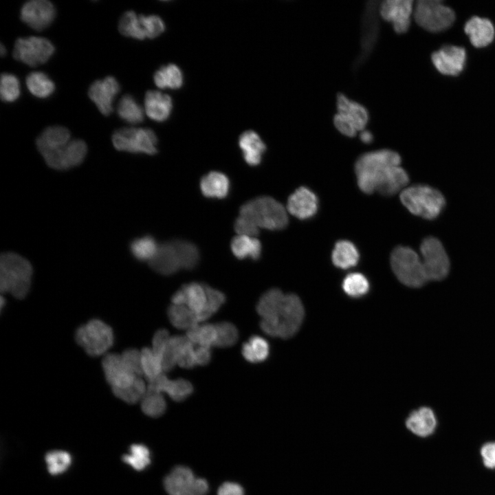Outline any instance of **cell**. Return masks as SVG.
<instances>
[{"label": "cell", "mask_w": 495, "mask_h": 495, "mask_svg": "<svg viewBox=\"0 0 495 495\" xmlns=\"http://www.w3.org/2000/svg\"><path fill=\"white\" fill-rule=\"evenodd\" d=\"M117 111L120 118L130 124H138L144 120L143 109L129 94H126L121 98Z\"/></svg>", "instance_id": "35"}, {"label": "cell", "mask_w": 495, "mask_h": 495, "mask_svg": "<svg viewBox=\"0 0 495 495\" xmlns=\"http://www.w3.org/2000/svg\"><path fill=\"white\" fill-rule=\"evenodd\" d=\"M413 10L411 0H386L380 7L381 16L392 23L397 33H404L408 30Z\"/></svg>", "instance_id": "15"}, {"label": "cell", "mask_w": 495, "mask_h": 495, "mask_svg": "<svg viewBox=\"0 0 495 495\" xmlns=\"http://www.w3.org/2000/svg\"><path fill=\"white\" fill-rule=\"evenodd\" d=\"M186 296L187 307L195 314L199 313L205 307L207 297L203 283L192 282L184 285Z\"/></svg>", "instance_id": "44"}, {"label": "cell", "mask_w": 495, "mask_h": 495, "mask_svg": "<svg viewBox=\"0 0 495 495\" xmlns=\"http://www.w3.org/2000/svg\"><path fill=\"white\" fill-rule=\"evenodd\" d=\"M143 375L148 382L155 380L163 371L162 361L153 352L151 348L141 350Z\"/></svg>", "instance_id": "43"}, {"label": "cell", "mask_w": 495, "mask_h": 495, "mask_svg": "<svg viewBox=\"0 0 495 495\" xmlns=\"http://www.w3.org/2000/svg\"><path fill=\"white\" fill-rule=\"evenodd\" d=\"M112 391L115 396L123 402L133 404L142 401L147 392V385L141 377H137L131 385L112 389Z\"/></svg>", "instance_id": "39"}, {"label": "cell", "mask_w": 495, "mask_h": 495, "mask_svg": "<svg viewBox=\"0 0 495 495\" xmlns=\"http://www.w3.org/2000/svg\"><path fill=\"white\" fill-rule=\"evenodd\" d=\"M243 216L258 228L278 230L288 223V215L282 204L269 196H260L243 204L239 210Z\"/></svg>", "instance_id": "5"}, {"label": "cell", "mask_w": 495, "mask_h": 495, "mask_svg": "<svg viewBox=\"0 0 495 495\" xmlns=\"http://www.w3.org/2000/svg\"><path fill=\"white\" fill-rule=\"evenodd\" d=\"M399 197L410 213L427 220L437 219L446 206V200L442 192L426 184L407 187L402 190Z\"/></svg>", "instance_id": "4"}, {"label": "cell", "mask_w": 495, "mask_h": 495, "mask_svg": "<svg viewBox=\"0 0 495 495\" xmlns=\"http://www.w3.org/2000/svg\"><path fill=\"white\" fill-rule=\"evenodd\" d=\"M217 495H244V490L239 483L228 481L220 485Z\"/></svg>", "instance_id": "57"}, {"label": "cell", "mask_w": 495, "mask_h": 495, "mask_svg": "<svg viewBox=\"0 0 495 495\" xmlns=\"http://www.w3.org/2000/svg\"><path fill=\"white\" fill-rule=\"evenodd\" d=\"M123 462L136 471H143L151 463V452L147 446L142 443L132 444L128 453L122 457Z\"/></svg>", "instance_id": "36"}, {"label": "cell", "mask_w": 495, "mask_h": 495, "mask_svg": "<svg viewBox=\"0 0 495 495\" xmlns=\"http://www.w3.org/2000/svg\"><path fill=\"white\" fill-rule=\"evenodd\" d=\"M417 23L430 32L443 31L454 23L453 10L439 0H419L413 10Z\"/></svg>", "instance_id": "7"}, {"label": "cell", "mask_w": 495, "mask_h": 495, "mask_svg": "<svg viewBox=\"0 0 495 495\" xmlns=\"http://www.w3.org/2000/svg\"><path fill=\"white\" fill-rule=\"evenodd\" d=\"M390 265L397 278L406 286L418 288L429 282L421 258L409 247H396L390 255Z\"/></svg>", "instance_id": "6"}, {"label": "cell", "mask_w": 495, "mask_h": 495, "mask_svg": "<svg viewBox=\"0 0 495 495\" xmlns=\"http://www.w3.org/2000/svg\"><path fill=\"white\" fill-rule=\"evenodd\" d=\"M120 32L128 37L138 40L147 38L145 16L137 15L135 12L130 10L126 12L120 18L118 24Z\"/></svg>", "instance_id": "30"}, {"label": "cell", "mask_w": 495, "mask_h": 495, "mask_svg": "<svg viewBox=\"0 0 495 495\" xmlns=\"http://www.w3.org/2000/svg\"><path fill=\"white\" fill-rule=\"evenodd\" d=\"M87 151V147L84 141L72 140L64 146L41 154L50 168L66 170L81 164Z\"/></svg>", "instance_id": "13"}, {"label": "cell", "mask_w": 495, "mask_h": 495, "mask_svg": "<svg viewBox=\"0 0 495 495\" xmlns=\"http://www.w3.org/2000/svg\"><path fill=\"white\" fill-rule=\"evenodd\" d=\"M45 461L49 473L56 476L65 472L71 466V454L64 450H52L46 453Z\"/></svg>", "instance_id": "41"}, {"label": "cell", "mask_w": 495, "mask_h": 495, "mask_svg": "<svg viewBox=\"0 0 495 495\" xmlns=\"http://www.w3.org/2000/svg\"><path fill=\"white\" fill-rule=\"evenodd\" d=\"M147 390L166 393L173 401L179 402L191 395L194 388L187 380L179 378L170 380L165 374L162 373L155 380L148 382Z\"/></svg>", "instance_id": "21"}, {"label": "cell", "mask_w": 495, "mask_h": 495, "mask_svg": "<svg viewBox=\"0 0 495 495\" xmlns=\"http://www.w3.org/2000/svg\"><path fill=\"white\" fill-rule=\"evenodd\" d=\"M234 227L239 235L255 236L259 233V228L254 223L241 215L236 219Z\"/></svg>", "instance_id": "54"}, {"label": "cell", "mask_w": 495, "mask_h": 495, "mask_svg": "<svg viewBox=\"0 0 495 495\" xmlns=\"http://www.w3.org/2000/svg\"><path fill=\"white\" fill-rule=\"evenodd\" d=\"M174 241L180 257L182 268L188 270L194 269L200 258L198 248L190 241L181 239H175Z\"/></svg>", "instance_id": "42"}, {"label": "cell", "mask_w": 495, "mask_h": 495, "mask_svg": "<svg viewBox=\"0 0 495 495\" xmlns=\"http://www.w3.org/2000/svg\"><path fill=\"white\" fill-rule=\"evenodd\" d=\"M230 247L233 254L239 259L258 260L261 255V243L254 236L238 234L232 239Z\"/></svg>", "instance_id": "29"}, {"label": "cell", "mask_w": 495, "mask_h": 495, "mask_svg": "<svg viewBox=\"0 0 495 495\" xmlns=\"http://www.w3.org/2000/svg\"><path fill=\"white\" fill-rule=\"evenodd\" d=\"M471 43L476 47H485L494 40L495 30L492 23L486 18L473 16L464 26Z\"/></svg>", "instance_id": "24"}, {"label": "cell", "mask_w": 495, "mask_h": 495, "mask_svg": "<svg viewBox=\"0 0 495 495\" xmlns=\"http://www.w3.org/2000/svg\"><path fill=\"white\" fill-rule=\"evenodd\" d=\"M25 82L30 92L40 98L49 97L55 89L54 82L45 73L41 72L29 74Z\"/></svg>", "instance_id": "34"}, {"label": "cell", "mask_w": 495, "mask_h": 495, "mask_svg": "<svg viewBox=\"0 0 495 495\" xmlns=\"http://www.w3.org/2000/svg\"><path fill=\"white\" fill-rule=\"evenodd\" d=\"M431 59L440 73L444 75L456 76L464 68L466 52L462 47L445 45L434 52L432 54Z\"/></svg>", "instance_id": "16"}, {"label": "cell", "mask_w": 495, "mask_h": 495, "mask_svg": "<svg viewBox=\"0 0 495 495\" xmlns=\"http://www.w3.org/2000/svg\"><path fill=\"white\" fill-rule=\"evenodd\" d=\"M241 353L243 358L250 363H257V360L248 342H244L242 346Z\"/></svg>", "instance_id": "60"}, {"label": "cell", "mask_w": 495, "mask_h": 495, "mask_svg": "<svg viewBox=\"0 0 495 495\" xmlns=\"http://www.w3.org/2000/svg\"><path fill=\"white\" fill-rule=\"evenodd\" d=\"M0 95L3 101H15L20 95V85L16 76L3 73L1 76Z\"/></svg>", "instance_id": "48"}, {"label": "cell", "mask_w": 495, "mask_h": 495, "mask_svg": "<svg viewBox=\"0 0 495 495\" xmlns=\"http://www.w3.org/2000/svg\"><path fill=\"white\" fill-rule=\"evenodd\" d=\"M287 211L296 218L305 220L313 217L318 209V199L309 188L301 186L288 198Z\"/></svg>", "instance_id": "19"}, {"label": "cell", "mask_w": 495, "mask_h": 495, "mask_svg": "<svg viewBox=\"0 0 495 495\" xmlns=\"http://www.w3.org/2000/svg\"><path fill=\"white\" fill-rule=\"evenodd\" d=\"M333 123L336 129L346 136L353 137L358 132L357 129L351 122L338 113L334 116Z\"/></svg>", "instance_id": "56"}, {"label": "cell", "mask_w": 495, "mask_h": 495, "mask_svg": "<svg viewBox=\"0 0 495 495\" xmlns=\"http://www.w3.org/2000/svg\"><path fill=\"white\" fill-rule=\"evenodd\" d=\"M420 252L428 280L445 279L450 270V261L441 241L436 236H426L421 241Z\"/></svg>", "instance_id": "10"}, {"label": "cell", "mask_w": 495, "mask_h": 495, "mask_svg": "<svg viewBox=\"0 0 495 495\" xmlns=\"http://www.w3.org/2000/svg\"><path fill=\"white\" fill-rule=\"evenodd\" d=\"M481 456L486 468L495 469V442L485 443L481 448Z\"/></svg>", "instance_id": "55"}, {"label": "cell", "mask_w": 495, "mask_h": 495, "mask_svg": "<svg viewBox=\"0 0 495 495\" xmlns=\"http://www.w3.org/2000/svg\"><path fill=\"white\" fill-rule=\"evenodd\" d=\"M164 486L169 495H206L209 490L208 481L184 465L173 468L165 476Z\"/></svg>", "instance_id": "11"}, {"label": "cell", "mask_w": 495, "mask_h": 495, "mask_svg": "<svg viewBox=\"0 0 495 495\" xmlns=\"http://www.w3.org/2000/svg\"><path fill=\"white\" fill-rule=\"evenodd\" d=\"M71 135L69 130L64 126H53L46 128L36 139L39 152L52 151L67 144Z\"/></svg>", "instance_id": "28"}, {"label": "cell", "mask_w": 495, "mask_h": 495, "mask_svg": "<svg viewBox=\"0 0 495 495\" xmlns=\"http://www.w3.org/2000/svg\"><path fill=\"white\" fill-rule=\"evenodd\" d=\"M203 284L206 294L207 302L203 310L196 314L198 322L204 321L211 317L219 311L226 300V297L223 292L206 284Z\"/></svg>", "instance_id": "40"}, {"label": "cell", "mask_w": 495, "mask_h": 495, "mask_svg": "<svg viewBox=\"0 0 495 495\" xmlns=\"http://www.w3.org/2000/svg\"><path fill=\"white\" fill-rule=\"evenodd\" d=\"M158 247L155 239L146 235L133 240L130 244V250L136 259L149 262L155 255Z\"/></svg>", "instance_id": "38"}, {"label": "cell", "mask_w": 495, "mask_h": 495, "mask_svg": "<svg viewBox=\"0 0 495 495\" xmlns=\"http://www.w3.org/2000/svg\"><path fill=\"white\" fill-rule=\"evenodd\" d=\"M33 269L30 261L19 254L4 252L0 256V290L18 299L28 294Z\"/></svg>", "instance_id": "3"}, {"label": "cell", "mask_w": 495, "mask_h": 495, "mask_svg": "<svg viewBox=\"0 0 495 495\" xmlns=\"http://www.w3.org/2000/svg\"><path fill=\"white\" fill-rule=\"evenodd\" d=\"M122 360L126 366L136 375H143L142 368L141 351L135 349H129L121 354Z\"/></svg>", "instance_id": "49"}, {"label": "cell", "mask_w": 495, "mask_h": 495, "mask_svg": "<svg viewBox=\"0 0 495 495\" xmlns=\"http://www.w3.org/2000/svg\"><path fill=\"white\" fill-rule=\"evenodd\" d=\"M359 252L355 245L347 240L338 241L333 250L331 259L333 265L340 269L355 266L359 260Z\"/></svg>", "instance_id": "31"}, {"label": "cell", "mask_w": 495, "mask_h": 495, "mask_svg": "<svg viewBox=\"0 0 495 495\" xmlns=\"http://www.w3.org/2000/svg\"><path fill=\"white\" fill-rule=\"evenodd\" d=\"M177 364L187 369L192 368L197 365L193 344L188 339L178 351Z\"/></svg>", "instance_id": "50"}, {"label": "cell", "mask_w": 495, "mask_h": 495, "mask_svg": "<svg viewBox=\"0 0 495 495\" xmlns=\"http://www.w3.org/2000/svg\"><path fill=\"white\" fill-rule=\"evenodd\" d=\"M360 140L366 144L371 143L373 140V135L369 131L363 130L360 134Z\"/></svg>", "instance_id": "61"}, {"label": "cell", "mask_w": 495, "mask_h": 495, "mask_svg": "<svg viewBox=\"0 0 495 495\" xmlns=\"http://www.w3.org/2000/svg\"><path fill=\"white\" fill-rule=\"evenodd\" d=\"M406 428L414 434L426 437L432 434L437 426V418L428 407H421L411 412L406 419Z\"/></svg>", "instance_id": "23"}, {"label": "cell", "mask_w": 495, "mask_h": 495, "mask_svg": "<svg viewBox=\"0 0 495 495\" xmlns=\"http://www.w3.org/2000/svg\"><path fill=\"white\" fill-rule=\"evenodd\" d=\"M170 337L168 331L165 329L157 330L153 336L151 349L161 361Z\"/></svg>", "instance_id": "53"}, {"label": "cell", "mask_w": 495, "mask_h": 495, "mask_svg": "<svg viewBox=\"0 0 495 495\" xmlns=\"http://www.w3.org/2000/svg\"><path fill=\"white\" fill-rule=\"evenodd\" d=\"M217 329L214 324H205L198 327V344L210 347L217 340Z\"/></svg>", "instance_id": "52"}, {"label": "cell", "mask_w": 495, "mask_h": 495, "mask_svg": "<svg viewBox=\"0 0 495 495\" xmlns=\"http://www.w3.org/2000/svg\"><path fill=\"white\" fill-rule=\"evenodd\" d=\"M400 163V155L390 149L377 150L362 155L355 164L360 189L367 194L379 192Z\"/></svg>", "instance_id": "1"}, {"label": "cell", "mask_w": 495, "mask_h": 495, "mask_svg": "<svg viewBox=\"0 0 495 495\" xmlns=\"http://www.w3.org/2000/svg\"><path fill=\"white\" fill-rule=\"evenodd\" d=\"M239 146L248 164L254 166L261 163L266 146L257 133L252 130L243 132L239 137Z\"/></svg>", "instance_id": "26"}, {"label": "cell", "mask_w": 495, "mask_h": 495, "mask_svg": "<svg viewBox=\"0 0 495 495\" xmlns=\"http://www.w3.org/2000/svg\"><path fill=\"white\" fill-rule=\"evenodd\" d=\"M150 267L162 275H172L182 269L180 257L174 240L159 245Z\"/></svg>", "instance_id": "20"}, {"label": "cell", "mask_w": 495, "mask_h": 495, "mask_svg": "<svg viewBox=\"0 0 495 495\" xmlns=\"http://www.w3.org/2000/svg\"><path fill=\"white\" fill-rule=\"evenodd\" d=\"M342 289L346 294L358 298L365 295L369 290V283L364 275L358 272L348 274L343 280Z\"/></svg>", "instance_id": "46"}, {"label": "cell", "mask_w": 495, "mask_h": 495, "mask_svg": "<svg viewBox=\"0 0 495 495\" xmlns=\"http://www.w3.org/2000/svg\"><path fill=\"white\" fill-rule=\"evenodd\" d=\"M5 300L3 299V296L1 297V308H3V305L4 304Z\"/></svg>", "instance_id": "63"}, {"label": "cell", "mask_w": 495, "mask_h": 495, "mask_svg": "<svg viewBox=\"0 0 495 495\" xmlns=\"http://www.w3.org/2000/svg\"><path fill=\"white\" fill-rule=\"evenodd\" d=\"M305 316L300 299L294 294H285L280 304L269 318L262 319L260 327L267 335L287 339L299 330Z\"/></svg>", "instance_id": "2"}, {"label": "cell", "mask_w": 495, "mask_h": 495, "mask_svg": "<svg viewBox=\"0 0 495 495\" xmlns=\"http://www.w3.org/2000/svg\"><path fill=\"white\" fill-rule=\"evenodd\" d=\"M285 294L278 289L272 288L265 292L258 300L256 311L262 319L271 317L280 304Z\"/></svg>", "instance_id": "37"}, {"label": "cell", "mask_w": 495, "mask_h": 495, "mask_svg": "<svg viewBox=\"0 0 495 495\" xmlns=\"http://www.w3.org/2000/svg\"><path fill=\"white\" fill-rule=\"evenodd\" d=\"M112 142L118 151L154 155L157 153V138L149 129L124 127L116 130Z\"/></svg>", "instance_id": "9"}, {"label": "cell", "mask_w": 495, "mask_h": 495, "mask_svg": "<svg viewBox=\"0 0 495 495\" xmlns=\"http://www.w3.org/2000/svg\"><path fill=\"white\" fill-rule=\"evenodd\" d=\"M171 302L175 305H184L187 302L186 292L183 285L175 294L172 296Z\"/></svg>", "instance_id": "59"}, {"label": "cell", "mask_w": 495, "mask_h": 495, "mask_svg": "<svg viewBox=\"0 0 495 495\" xmlns=\"http://www.w3.org/2000/svg\"><path fill=\"white\" fill-rule=\"evenodd\" d=\"M214 325L217 336L214 346L227 348L233 346L237 342L239 331L233 324L229 322H221Z\"/></svg>", "instance_id": "47"}, {"label": "cell", "mask_w": 495, "mask_h": 495, "mask_svg": "<svg viewBox=\"0 0 495 495\" xmlns=\"http://www.w3.org/2000/svg\"><path fill=\"white\" fill-rule=\"evenodd\" d=\"M250 344L257 363L263 362L270 355V345L267 341L259 336H252L248 341Z\"/></svg>", "instance_id": "51"}, {"label": "cell", "mask_w": 495, "mask_h": 495, "mask_svg": "<svg viewBox=\"0 0 495 495\" xmlns=\"http://www.w3.org/2000/svg\"><path fill=\"white\" fill-rule=\"evenodd\" d=\"M141 408L147 416L156 418L165 412L166 402L162 393L147 390L141 401Z\"/></svg>", "instance_id": "45"}, {"label": "cell", "mask_w": 495, "mask_h": 495, "mask_svg": "<svg viewBox=\"0 0 495 495\" xmlns=\"http://www.w3.org/2000/svg\"><path fill=\"white\" fill-rule=\"evenodd\" d=\"M153 79L155 85L160 89H179L184 82L183 74L175 64L161 67L155 72Z\"/></svg>", "instance_id": "32"}, {"label": "cell", "mask_w": 495, "mask_h": 495, "mask_svg": "<svg viewBox=\"0 0 495 495\" xmlns=\"http://www.w3.org/2000/svg\"><path fill=\"white\" fill-rule=\"evenodd\" d=\"M120 91V85L113 76L94 81L89 87L88 95L104 116L113 111V100Z\"/></svg>", "instance_id": "18"}, {"label": "cell", "mask_w": 495, "mask_h": 495, "mask_svg": "<svg viewBox=\"0 0 495 495\" xmlns=\"http://www.w3.org/2000/svg\"><path fill=\"white\" fill-rule=\"evenodd\" d=\"M54 50L52 43L45 38H19L14 44L13 56L29 66L35 67L47 62Z\"/></svg>", "instance_id": "12"}, {"label": "cell", "mask_w": 495, "mask_h": 495, "mask_svg": "<svg viewBox=\"0 0 495 495\" xmlns=\"http://www.w3.org/2000/svg\"><path fill=\"white\" fill-rule=\"evenodd\" d=\"M199 186L202 194L209 198H225L230 190L229 178L219 171H210L204 175L200 180Z\"/></svg>", "instance_id": "27"}, {"label": "cell", "mask_w": 495, "mask_h": 495, "mask_svg": "<svg viewBox=\"0 0 495 495\" xmlns=\"http://www.w3.org/2000/svg\"><path fill=\"white\" fill-rule=\"evenodd\" d=\"M56 10L54 5L46 0H32L26 2L21 10V19L32 29L41 31L54 21Z\"/></svg>", "instance_id": "14"}, {"label": "cell", "mask_w": 495, "mask_h": 495, "mask_svg": "<svg viewBox=\"0 0 495 495\" xmlns=\"http://www.w3.org/2000/svg\"><path fill=\"white\" fill-rule=\"evenodd\" d=\"M0 52H1V55L2 56H4L5 54H6V50L4 46L3 45L2 43L1 44V50H0Z\"/></svg>", "instance_id": "62"}, {"label": "cell", "mask_w": 495, "mask_h": 495, "mask_svg": "<svg viewBox=\"0 0 495 495\" xmlns=\"http://www.w3.org/2000/svg\"><path fill=\"white\" fill-rule=\"evenodd\" d=\"M336 107L337 113L351 122L358 131L364 130L368 121V113L363 105L339 94L337 96Z\"/></svg>", "instance_id": "22"}, {"label": "cell", "mask_w": 495, "mask_h": 495, "mask_svg": "<svg viewBox=\"0 0 495 495\" xmlns=\"http://www.w3.org/2000/svg\"><path fill=\"white\" fill-rule=\"evenodd\" d=\"M173 109L171 98L158 91H148L144 98L146 114L153 120L164 122L170 115Z\"/></svg>", "instance_id": "25"}, {"label": "cell", "mask_w": 495, "mask_h": 495, "mask_svg": "<svg viewBox=\"0 0 495 495\" xmlns=\"http://www.w3.org/2000/svg\"><path fill=\"white\" fill-rule=\"evenodd\" d=\"M105 378L112 389L131 385L137 377L125 364L120 354L107 353L102 362Z\"/></svg>", "instance_id": "17"}, {"label": "cell", "mask_w": 495, "mask_h": 495, "mask_svg": "<svg viewBox=\"0 0 495 495\" xmlns=\"http://www.w3.org/2000/svg\"><path fill=\"white\" fill-rule=\"evenodd\" d=\"M167 316L171 324L178 329L189 330L198 325L196 314L185 305H171Z\"/></svg>", "instance_id": "33"}, {"label": "cell", "mask_w": 495, "mask_h": 495, "mask_svg": "<svg viewBox=\"0 0 495 495\" xmlns=\"http://www.w3.org/2000/svg\"><path fill=\"white\" fill-rule=\"evenodd\" d=\"M78 344L91 356L105 354L113 342L111 328L100 320L94 319L76 331Z\"/></svg>", "instance_id": "8"}, {"label": "cell", "mask_w": 495, "mask_h": 495, "mask_svg": "<svg viewBox=\"0 0 495 495\" xmlns=\"http://www.w3.org/2000/svg\"><path fill=\"white\" fill-rule=\"evenodd\" d=\"M195 357L197 365L208 364L212 358L210 347L199 346L195 350Z\"/></svg>", "instance_id": "58"}]
</instances>
